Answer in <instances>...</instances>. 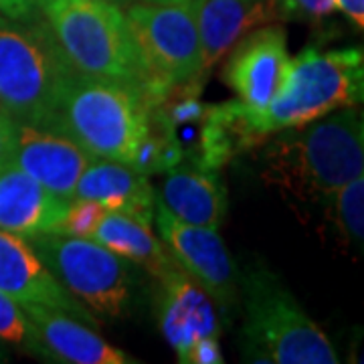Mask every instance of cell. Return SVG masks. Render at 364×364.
<instances>
[{"instance_id":"cell-31","label":"cell","mask_w":364,"mask_h":364,"mask_svg":"<svg viewBox=\"0 0 364 364\" xmlns=\"http://www.w3.org/2000/svg\"><path fill=\"white\" fill-rule=\"evenodd\" d=\"M107 2H112V4H117V6L126 9V6H130L132 2H136V0H107Z\"/></svg>"},{"instance_id":"cell-17","label":"cell","mask_w":364,"mask_h":364,"mask_svg":"<svg viewBox=\"0 0 364 364\" xmlns=\"http://www.w3.org/2000/svg\"><path fill=\"white\" fill-rule=\"evenodd\" d=\"M158 200L170 213L196 227L219 231L227 215V186L223 184L217 170H207L193 164H176L164 172Z\"/></svg>"},{"instance_id":"cell-22","label":"cell","mask_w":364,"mask_h":364,"mask_svg":"<svg viewBox=\"0 0 364 364\" xmlns=\"http://www.w3.org/2000/svg\"><path fill=\"white\" fill-rule=\"evenodd\" d=\"M182 158H184V150L178 136L150 119L148 132L136 146L128 166L150 178L154 174H162L174 168L176 164H181Z\"/></svg>"},{"instance_id":"cell-7","label":"cell","mask_w":364,"mask_h":364,"mask_svg":"<svg viewBox=\"0 0 364 364\" xmlns=\"http://www.w3.org/2000/svg\"><path fill=\"white\" fill-rule=\"evenodd\" d=\"M148 107L170 90L203 79V55L193 2H132L124 9Z\"/></svg>"},{"instance_id":"cell-23","label":"cell","mask_w":364,"mask_h":364,"mask_svg":"<svg viewBox=\"0 0 364 364\" xmlns=\"http://www.w3.org/2000/svg\"><path fill=\"white\" fill-rule=\"evenodd\" d=\"M107 208L100 205L97 200L91 198H73L67 203L65 215L55 229L57 235H67V237H83L90 239L95 227L100 225L102 217Z\"/></svg>"},{"instance_id":"cell-25","label":"cell","mask_w":364,"mask_h":364,"mask_svg":"<svg viewBox=\"0 0 364 364\" xmlns=\"http://www.w3.org/2000/svg\"><path fill=\"white\" fill-rule=\"evenodd\" d=\"M279 18L322 23L328 16L338 13L336 0H277Z\"/></svg>"},{"instance_id":"cell-15","label":"cell","mask_w":364,"mask_h":364,"mask_svg":"<svg viewBox=\"0 0 364 364\" xmlns=\"http://www.w3.org/2000/svg\"><path fill=\"white\" fill-rule=\"evenodd\" d=\"M195 11L203 73L217 65L237 41L279 18L277 0H191Z\"/></svg>"},{"instance_id":"cell-3","label":"cell","mask_w":364,"mask_h":364,"mask_svg":"<svg viewBox=\"0 0 364 364\" xmlns=\"http://www.w3.org/2000/svg\"><path fill=\"white\" fill-rule=\"evenodd\" d=\"M243 358L251 363L338 364L330 338L272 272L253 267L243 277Z\"/></svg>"},{"instance_id":"cell-21","label":"cell","mask_w":364,"mask_h":364,"mask_svg":"<svg viewBox=\"0 0 364 364\" xmlns=\"http://www.w3.org/2000/svg\"><path fill=\"white\" fill-rule=\"evenodd\" d=\"M328 221L338 233L344 251L360 255L364 241V174L346 182L324 203Z\"/></svg>"},{"instance_id":"cell-11","label":"cell","mask_w":364,"mask_h":364,"mask_svg":"<svg viewBox=\"0 0 364 364\" xmlns=\"http://www.w3.org/2000/svg\"><path fill=\"white\" fill-rule=\"evenodd\" d=\"M158 282L160 332L178 356V363L184 364L196 342L203 338H219L221 334L215 301L181 267H174Z\"/></svg>"},{"instance_id":"cell-29","label":"cell","mask_w":364,"mask_h":364,"mask_svg":"<svg viewBox=\"0 0 364 364\" xmlns=\"http://www.w3.org/2000/svg\"><path fill=\"white\" fill-rule=\"evenodd\" d=\"M336 9L358 33L364 31V0H336Z\"/></svg>"},{"instance_id":"cell-2","label":"cell","mask_w":364,"mask_h":364,"mask_svg":"<svg viewBox=\"0 0 364 364\" xmlns=\"http://www.w3.org/2000/svg\"><path fill=\"white\" fill-rule=\"evenodd\" d=\"M75 77L45 16L13 21L0 14V109L6 116L51 128Z\"/></svg>"},{"instance_id":"cell-6","label":"cell","mask_w":364,"mask_h":364,"mask_svg":"<svg viewBox=\"0 0 364 364\" xmlns=\"http://www.w3.org/2000/svg\"><path fill=\"white\" fill-rule=\"evenodd\" d=\"M150 126V107L132 87L77 77L67 87L51 128L93 158L128 164Z\"/></svg>"},{"instance_id":"cell-1","label":"cell","mask_w":364,"mask_h":364,"mask_svg":"<svg viewBox=\"0 0 364 364\" xmlns=\"http://www.w3.org/2000/svg\"><path fill=\"white\" fill-rule=\"evenodd\" d=\"M364 174V119L356 105L299 128L265 146L261 178L294 207L324 205L346 182Z\"/></svg>"},{"instance_id":"cell-8","label":"cell","mask_w":364,"mask_h":364,"mask_svg":"<svg viewBox=\"0 0 364 364\" xmlns=\"http://www.w3.org/2000/svg\"><path fill=\"white\" fill-rule=\"evenodd\" d=\"M31 243L53 277L95 320L128 314L136 294L130 261L83 237L45 233L33 237Z\"/></svg>"},{"instance_id":"cell-16","label":"cell","mask_w":364,"mask_h":364,"mask_svg":"<svg viewBox=\"0 0 364 364\" xmlns=\"http://www.w3.org/2000/svg\"><path fill=\"white\" fill-rule=\"evenodd\" d=\"M65 198L31 178L26 172L9 164L0 170V229L33 239L55 233L67 208Z\"/></svg>"},{"instance_id":"cell-9","label":"cell","mask_w":364,"mask_h":364,"mask_svg":"<svg viewBox=\"0 0 364 364\" xmlns=\"http://www.w3.org/2000/svg\"><path fill=\"white\" fill-rule=\"evenodd\" d=\"M154 223L182 272L203 287L223 312H231L239 296V273L219 231L176 219L158 198Z\"/></svg>"},{"instance_id":"cell-24","label":"cell","mask_w":364,"mask_h":364,"mask_svg":"<svg viewBox=\"0 0 364 364\" xmlns=\"http://www.w3.org/2000/svg\"><path fill=\"white\" fill-rule=\"evenodd\" d=\"M0 340L37 354V342L25 310L0 291Z\"/></svg>"},{"instance_id":"cell-13","label":"cell","mask_w":364,"mask_h":364,"mask_svg":"<svg viewBox=\"0 0 364 364\" xmlns=\"http://www.w3.org/2000/svg\"><path fill=\"white\" fill-rule=\"evenodd\" d=\"M0 291L14 299L21 308L45 306L75 316L79 320L95 324L77 299L67 294L63 286L45 267L28 239L0 229Z\"/></svg>"},{"instance_id":"cell-30","label":"cell","mask_w":364,"mask_h":364,"mask_svg":"<svg viewBox=\"0 0 364 364\" xmlns=\"http://www.w3.org/2000/svg\"><path fill=\"white\" fill-rule=\"evenodd\" d=\"M144 2H154V4H176V2H191V0H144Z\"/></svg>"},{"instance_id":"cell-10","label":"cell","mask_w":364,"mask_h":364,"mask_svg":"<svg viewBox=\"0 0 364 364\" xmlns=\"http://www.w3.org/2000/svg\"><path fill=\"white\" fill-rule=\"evenodd\" d=\"M289 61L286 28L267 23L249 31L231 47L223 81L241 104L261 117L282 90Z\"/></svg>"},{"instance_id":"cell-5","label":"cell","mask_w":364,"mask_h":364,"mask_svg":"<svg viewBox=\"0 0 364 364\" xmlns=\"http://www.w3.org/2000/svg\"><path fill=\"white\" fill-rule=\"evenodd\" d=\"M363 97L364 53L360 47H306L289 61L286 81L259 117V128L267 138L344 107L360 105Z\"/></svg>"},{"instance_id":"cell-27","label":"cell","mask_w":364,"mask_h":364,"mask_svg":"<svg viewBox=\"0 0 364 364\" xmlns=\"http://www.w3.org/2000/svg\"><path fill=\"white\" fill-rule=\"evenodd\" d=\"M221 344L219 338H203L193 346V350L188 352L186 363L184 364H223Z\"/></svg>"},{"instance_id":"cell-32","label":"cell","mask_w":364,"mask_h":364,"mask_svg":"<svg viewBox=\"0 0 364 364\" xmlns=\"http://www.w3.org/2000/svg\"><path fill=\"white\" fill-rule=\"evenodd\" d=\"M0 360H2V354H0Z\"/></svg>"},{"instance_id":"cell-18","label":"cell","mask_w":364,"mask_h":364,"mask_svg":"<svg viewBox=\"0 0 364 364\" xmlns=\"http://www.w3.org/2000/svg\"><path fill=\"white\" fill-rule=\"evenodd\" d=\"M73 198H91L104 205L107 210L132 215L140 221L152 225L156 195L154 188L140 172L116 160L91 158L83 170Z\"/></svg>"},{"instance_id":"cell-12","label":"cell","mask_w":364,"mask_h":364,"mask_svg":"<svg viewBox=\"0 0 364 364\" xmlns=\"http://www.w3.org/2000/svg\"><path fill=\"white\" fill-rule=\"evenodd\" d=\"M91 158L63 132L28 124H18L16 128L14 166L65 200H73L75 186Z\"/></svg>"},{"instance_id":"cell-20","label":"cell","mask_w":364,"mask_h":364,"mask_svg":"<svg viewBox=\"0 0 364 364\" xmlns=\"http://www.w3.org/2000/svg\"><path fill=\"white\" fill-rule=\"evenodd\" d=\"M90 239L109 249L117 257L130 261L132 265H140L156 279L178 267L168 247L152 233V225L126 213L105 210Z\"/></svg>"},{"instance_id":"cell-4","label":"cell","mask_w":364,"mask_h":364,"mask_svg":"<svg viewBox=\"0 0 364 364\" xmlns=\"http://www.w3.org/2000/svg\"><path fill=\"white\" fill-rule=\"evenodd\" d=\"M43 16L77 75L140 93L138 61L122 6L107 0H49Z\"/></svg>"},{"instance_id":"cell-19","label":"cell","mask_w":364,"mask_h":364,"mask_svg":"<svg viewBox=\"0 0 364 364\" xmlns=\"http://www.w3.org/2000/svg\"><path fill=\"white\" fill-rule=\"evenodd\" d=\"M198 126V148L193 162L207 170H219L231 158L265 140L259 128V117L239 100L208 105Z\"/></svg>"},{"instance_id":"cell-26","label":"cell","mask_w":364,"mask_h":364,"mask_svg":"<svg viewBox=\"0 0 364 364\" xmlns=\"http://www.w3.org/2000/svg\"><path fill=\"white\" fill-rule=\"evenodd\" d=\"M49 0H0V14L13 21H33L43 16Z\"/></svg>"},{"instance_id":"cell-14","label":"cell","mask_w":364,"mask_h":364,"mask_svg":"<svg viewBox=\"0 0 364 364\" xmlns=\"http://www.w3.org/2000/svg\"><path fill=\"white\" fill-rule=\"evenodd\" d=\"M31 322L37 354L67 364H130V354L112 346L83 320L71 314L45 306L23 308Z\"/></svg>"},{"instance_id":"cell-28","label":"cell","mask_w":364,"mask_h":364,"mask_svg":"<svg viewBox=\"0 0 364 364\" xmlns=\"http://www.w3.org/2000/svg\"><path fill=\"white\" fill-rule=\"evenodd\" d=\"M16 128L18 124L13 117L0 112V170L13 164L14 140H16Z\"/></svg>"}]
</instances>
